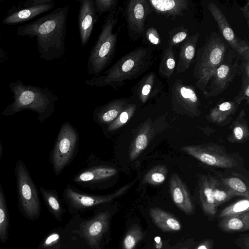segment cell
<instances>
[{"mask_svg":"<svg viewBox=\"0 0 249 249\" xmlns=\"http://www.w3.org/2000/svg\"><path fill=\"white\" fill-rule=\"evenodd\" d=\"M173 48L167 47L162 52L158 71L162 78H169L176 67V59Z\"/></svg>","mask_w":249,"mask_h":249,"instance_id":"cell-29","label":"cell"},{"mask_svg":"<svg viewBox=\"0 0 249 249\" xmlns=\"http://www.w3.org/2000/svg\"><path fill=\"white\" fill-rule=\"evenodd\" d=\"M218 226L225 231H247L249 229V213L247 212L238 215L223 218Z\"/></svg>","mask_w":249,"mask_h":249,"instance_id":"cell-26","label":"cell"},{"mask_svg":"<svg viewBox=\"0 0 249 249\" xmlns=\"http://www.w3.org/2000/svg\"><path fill=\"white\" fill-rule=\"evenodd\" d=\"M134 99L132 96L129 98H121L114 99L100 107L97 112L99 120L105 124L114 121Z\"/></svg>","mask_w":249,"mask_h":249,"instance_id":"cell-22","label":"cell"},{"mask_svg":"<svg viewBox=\"0 0 249 249\" xmlns=\"http://www.w3.org/2000/svg\"><path fill=\"white\" fill-rule=\"evenodd\" d=\"M238 106L233 101L223 102L211 110L209 117L213 122L221 124L234 113Z\"/></svg>","mask_w":249,"mask_h":249,"instance_id":"cell-27","label":"cell"},{"mask_svg":"<svg viewBox=\"0 0 249 249\" xmlns=\"http://www.w3.org/2000/svg\"><path fill=\"white\" fill-rule=\"evenodd\" d=\"M231 132L228 141L232 143H242L249 140V130L246 119V113L242 109L231 125Z\"/></svg>","mask_w":249,"mask_h":249,"instance_id":"cell-25","label":"cell"},{"mask_svg":"<svg viewBox=\"0 0 249 249\" xmlns=\"http://www.w3.org/2000/svg\"><path fill=\"white\" fill-rule=\"evenodd\" d=\"M240 10L246 18L248 26L249 23V0H248L246 3L242 7L240 8Z\"/></svg>","mask_w":249,"mask_h":249,"instance_id":"cell-44","label":"cell"},{"mask_svg":"<svg viewBox=\"0 0 249 249\" xmlns=\"http://www.w3.org/2000/svg\"><path fill=\"white\" fill-rule=\"evenodd\" d=\"M188 249V247H182V248H179V249Z\"/></svg>","mask_w":249,"mask_h":249,"instance_id":"cell-47","label":"cell"},{"mask_svg":"<svg viewBox=\"0 0 249 249\" xmlns=\"http://www.w3.org/2000/svg\"><path fill=\"white\" fill-rule=\"evenodd\" d=\"M249 210V200L248 198L239 200L222 210L219 214L220 218L236 216Z\"/></svg>","mask_w":249,"mask_h":249,"instance_id":"cell-37","label":"cell"},{"mask_svg":"<svg viewBox=\"0 0 249 249\" xmlns=\"http://www.w3.org/2000/svg\"><path fill=\"white\" fill-rule=\"evenodd\" d=\"M98 17L94 0L80 1L78 28L81 43L83 46L86 45L89 41Z\"/></svg>","mask_w":249,"mask_h":249,"instance_id":"cell-14","label":"cell"},{"mask_svg":"<svg viewBox=\"0 0 249 249\" xmlns=\"http://www.w3.org/2000/svg\"><path fill=\"white\" fill-rule=\"evenodd\" d=\"M163 89L161 82L154 72L143 76L131 89L132 96L145 104Z\"/></svg>","mask_w":249,"mask_h":249,"instance_id":"cell-16","label":"cell"},{"mask_svg":"<svg viewBox=\"0 0 249 249\" xmlns=\"http://www.w3.org/2000/svg\"><path fill=\"white\" fill-rule=\"evenodd\" d=\"M241 85L238 94L234 98L233 102L239 105L244 100L249 102V78L241 76Z\"/></svg>","mask_w":249,"mask_h":249,"instance_id":"cell-40","label":"cell"},{"mask_svg":"<svg viewBox=\"0 0 249 249\" xmlns=\"http://www.w3.org/2000/svg\"><path fill=\"white\" fill-rule=\"evenodd\" d=\"M15 174L20 208L27 218L34 220L40 213V199L36 185L20 159L16 164Z\"/></svg>","mask_w":249,"mask_h":249,"instance_id":"cell-6","label":"cell"},{"mask_svg":"<svg viewBox=\"0 0 249 249\" xmlns=\"http://www.w3.org/2000/svg\"><path fill=\"white\" fill-rule=\"evenodd\" d=\"M54 6V0H26L12 6L2 23L14 25L24 22L50 11Z\"/></svg>","mask_w":249,"mask_h":249,"instance_id":"cell-11","label":"cell"},{"mask_svg":"<svg viewBox=\"0 0 249 249\" xmlns=\"http://www.w3.org/2000/svg\"><path fill=\"white\" fill-rule=\"evenodd\" d=\"M110 214L108 212L98 213L82 226L83 234L89 245L96 246L107 230Z\"/></svg>","mask_w":249,"mask_h":249,"instance_id":"cell-18","label":"cell"},{"mask_svg":"<svg viewBox=\"0 0 249 249\" xmlns=\"http://www.w3.org/2000/svg\"><path fill=\"white\" fill-rule=\"evenodd\" d=\"M143 237L144 233L140 227L137 224L132 225L125 234L121 249H135Z\"/></svg>","mask_w":249,"mask_h":249,"instance_id":"cell-32","label":"cell"},{"mask_svg":"<svg viewBox=\"0 0 249 249\" xmlns=\"http://www.w3.org/2000/svg\"><path fill=\"white\" fill-rule=\"evenodd\" d=\"M8 216L4 194L0 183V241L5 243L7 239Z\"/></svg>","mask_w":249,"mask_h":249,"instance_id":"cell-33","label":"cell"},{"mask_svg":"<svg viewBox=\"0 0 249 249\" xmlns=\"http://www.w3.org/2000/svg\"><path fill=\"white\" fill-rule=\"evenodd\" d=\"M208 9L218 25L223 38L229 46L240 56L249 51L248 41L239 38L235 35L220 8L214 3L211 2L208 5Z\"/></svg>","mask_w":249,"mask_h":249,"instance_id":"cell-13","label":"cell"},{"mask_svg":"<svg viewBox=\"0 0 249 249\" xmlns=\"http://www.w3.org/2000/svg\"><path fill=\"white\" fill-rule=\"evenodd\" d=\"M151 8L148 0H130L126 2L124 16L128 36L132 40L137 41L143 35Z\"/></svg>","mask_w":249,"mask_h":249,"instance_id":"cell-9","label":"cell"},{"mask_svg":"<svg viewBox=\"0 0 249 249\" xmlns=\"http://www.w3.org/2000/svg\"><path fill=\"white\" fill-rule=\"evenodd\" d=\"M213 241L211 239H207L199 244L195 249H212Z\"/></svg>","mask_w":249,"mask_h":249,"instance_id":"cell-45","label":"cell"},{"mask_svg":"<svg viewBox=\"0 0 249 249\" xmlns=\"http://www.w3.org/2000/svg\"><path fill=\"white\" fill-rule=\"evenodd\" d=\"M40 191L44 201L52 213L57 218H59L62 209L57 196L54 191L49 190L40 187Z\"/></svg>","mask_w":249,"mask_h":249,"instance_id":"cell-35","label":"cell"},{"mask_svg":"<svg viewBox=\"0 0 249 249\" xmlns=\"http://www.w3.org/2000/svg\"><path fill=\"white\" fill-rule=\"evenodd\" d=\"M181 150L208 165L229 168L237 165L235 160L224 147L218 144L208 143L183 146Z\"/></svg>","mask_w":249,"mask_h":249,"instance_id":"cell-8","label":"cell"},{"mask_svg":"<svg viewBox=\"0 0 249 249\" xmlns=\"http://www.w3.org/2000/svg\"><path fill=\"white\" fill-rule=\"evenodd\" d=\"M149 214L155 224L164 231H178L181 228L178 220L163 210L152 208L150 209Z\"/></svg>","mask_w":249,"mask_h":249,"instance_id":"cell-23","label":"cell"},{"mask_svg":"<svg viewBox=\"0 0 249 249\" xmlns=\"http://www.w3.org/2000/svg\"><path fill=\"white\" fill-rule=\"evenodd\" d=\"M117 173L116 169L109 167H98L84 171L75 178L76 182H87L106 179Z\"/></svg>","mask_w":249,"mask_h":249,"instance_id":"cell-28","label":"cell"},{"mask_svg":"<svg viewBox=\"0 0 249 249\" xmlns=\"http://www.w3.org/2000/svg\"><path fill=\"white\" fill-rule=\"evenodd\" d=\"M118 13L116 9L105 18L101 32L88 57L87 67L89 75H100L114 57L118 35V32L113 33V30L119 19Z\"/></svg>","mask_w":249,"mask_h":249,"instance_id":"cell-4","label":"cell"},{"mask_svg":"<svg viewBox=\"0 0 249 249\" xmlns=\"http://www.w3.org/2000/svg\"><path fill=\"white\" fill-rule=\"evenodd\" d=\"M137 107V104L132 101L109 125L108 130L112 131L124 125L131 118Z\"/></svg>","mask_w":249,"mask_h":249,"instance_id":"cell-36","label":"cell"},{"mask_svg":"<svg viewBox=\"0 0 249 249\" xmlns=\"http://www.w3.org/2000/svg\"><path fill=\"white\" fill-rule=\"evenodd\" d=\"M199 197L204 213L209 216H213L216 212V207L214 203L211 177L203 176L201 178Z\"/></svg>","mask_w":249,"mask_h":249,"instance_id":"cell-24","label":"cell"},{"mask_svg":"<svg viewBox=\"0 0 249 249\" xmlns=\"http://www.w3.org/2000/svg\"><path fill=\"white\" fill-rule=\"evenodd\" d=\"M148 1L157 14L168 17L181 16L189 6L187 0H148Z\"/></svg>","mask_w":249,"mask_h":249,"instance_id":"cell-19","label":"cell"},{"mask_svg":"<svg viewBox=\"0 0 249 249\" xmlns=\"http://www.w3.org/2000/svg\"><path fill=\"white\" fill-rule=\"evenodd\" d=\"M13 93V102L8 105L0 115L9 116L25 109L37 113L42 122L53 111L57 97L47 88L25 85L20 79L9 84Z\"/></svg>","mask_w":249,"mask_h":249,"instance_id":"cell-3","label":"cell"},{"mask_svg":"<svg viewBox=\"0 0 249 249\" xmlns=\"http://www.w3.org/2000/svg\"><path fill=\"white\" fill-rule=\"evenodd\" d=\"M240 62V56L229 47L223 61L207 83L203 93L206 98L215 97L228 88L238 74Z\"/></svg>","mask_w":249,"mask_h":249,"instance_id":"cell-7","label":"cell"},{"mask_svg":"<svg viewBox=\"0 0 249 249\" xmlns=\"http://www.w3.org/2000/svg\"><path fill=\"white\" fill-rule=\"evenodd\" d=\"M168 174V169L165 165H158L150 170L144 178L145 183L159 185L164 182Z\"/></svg>","mask_w":249,"mask_h":249,"instance_id":"cell-34","label":"cell"},{"mask_svg":"<svg viewBox=\"0 0 249 249\" xmlns=\"http://www.w3.org/2000/svg\"><path fill=\"white\" fill-rule=\"evenodd\" d=\"M2 147H1V143L0 142V159H1V155H2Z\"/></svg>","mask_w":249,"mask_h":249,"instance_id":"cell-46","label":"cell"},{"mask_svg":"<svg viewBox=\"0 0 249 249\" xmlns=\"http://www.w3.org/2000/svg\"><path fill=\"white\" fill-rule=\"evenodd\" d=\"M169 190L171 197L175 205L187 215L194 211V206L184 183L176 174H173L169 179Z\"/></svg>","mask_w":249,"mask_h":249,"instance_id":"cell-17","label":"cell"},{"mask_svg":"<svg viewBox=\"0 0 249 249\" xmlns=\"http://www.w3.org/2000/svg\"><path fill=\"white\" fill-rule=\"evenodd\" d=\"M154 62L153 49L141 46L122 56L102 74L85 81L89 86H110L116 89L124 85L125 81L137 78L147 71Z\"/></svg>","mask_w":249,"mask_h":249,"instance_id":"cell-2","label":"cell"},{"mask_svg":"<svg viewBox=\"0 0 249 249\" xmlns=\"http://www.w3.org/2000/svg\"><path fill=\"white\" fill-rule=\"evenodd\" d=\"M69 7H58L33 22L19 26L17 35L36 37L39 57L46 61L59 59L66 52L65 37Z\"/></svg>","mask_w":249,"mask_h":249,"instance_id":"cell-1","label":"cell"},{"mask_svg":"<svg viewBox=\"0 0 249 249\" xmlns=\"http://www.w3.org/2000/svg\"><path fill=\"white\" fill-rule=\"evenodd\" d=\"M144 33H145L146 39L151 44L154 45H158L160 43V36L155 28L151 27Z\"/></svg>","mask_w":249,"mask_h":249,"instance_id":"cell-42","label":"cell"},{"mask_svg":"<svg viewBox=\"0 0 249 249\" xmlns=\"http://www.w3.org/2000/svg\"><path fill=\"white\" fill-rule=\"evenodd\" d=\"M95 9L98 17L107 12H111L116 9L118 1L115 0H95Z\"/></svg>","mask_w":249,"mask_h":249,"instance_id":"cell-39","label":"cell"},{"mask_svg":"<svg viewBox=\"0 0 249 249\" xmlns=\"http://www.w3.org/2000/svg\"><path fill=\"white\" fill-rule=\"evenodd\" d=\"M230 47L216 32H213L204 45L196 51L193 76L196 86L203 93L213 73L223 61Z\"/></svg>","mask_w":249,"mask_h":249,"instance_id":"cell-5","label":"cell"},{"mask_svg":"<svg viewBox=\"0 0 249 249\" xmlns=\"http://www.w3.org/2000/svg\"><path fill=\"white\" fill-rule=\"evenodd\" d=\"M77 142V134L67 123L60 130L51 156L52 163L56 175L63 170L71 159Z\"/></svg>","mask_w":249,"mask_h":249,"instance_id":"cell-10","label":"cell"},{"mask_svg":"<svg viewBox=\"0 0 249 249\" xmlns=\"http://www.w3.org/2000/svg\"><path fill=\"white\" fill-rule=\"evenodd\" d=\"M199 34L196 33L188 36L181 44L178 63L176 68L178 73H183L190 67L196 53V48Z\"/></svg>","mask_w":249,"mask_h":249,"instance_id":"cell-20","label":"cell"},{"mask_svg":"<svg viewBox=\"0 0 249 249\" xmlns=\"http://www.w3.org/2000/svg\"><path fill=\"white\" fill-rule=\"evenodd\" d=\"M238 74L249 78V51L240 56Z\"/></svg>","mask_w":249,"mask_h":249,"instance_id":"cell-41","label":"cell"},{"mask_svg":"<svg viewBox=\"0 0 249 249\" xmlns=\"http://www.w3.org/2000/svg\"><path fill=\"white\" fill-rule=\"evenodd\" d=\"M212 188L215 207L236 196L223 183L214 178L211 177Z\"/></svg>","mask_w":249,"mask_h":249,"instance_id":"cell-30","label":"cell"},{"mask_svg":"<svg viewBox=\"0 0 249 249\" xmlns=\"http://www.w3.org/2000/svg\"><path fill=\"white\" fill-rule=\"evenodd\" d=\"M169 34L167 47L173 48L182 43L188 36L189 31L183 27H178L169 32Z\"/></svg>","mask_w":249,"mask_h":249,"instance_id":"cell-38","label":"cell"},{"mask_svg":"<svg viewBox=\"0 0 249 249\" xmlns=\"http://www.w3.org/2000/svg\"><path fill=\"white\" fill-rule=\"evenodd\" d=\"M172 103L173 109L190 116H199L200 102L194 88L184 85L178 79L172 88Z\"/></svg>","mask_w":249,"mask_h":249,"instance_id":"cell-12","label":"cell"},{"mask_svg":"<svg viewBox=\"0 0 249 249\" xmlns=\"http://www.w3.org/2000/svg\"><path fill=\"white\" fill-rule=\"evenodd\" d=\"M223 185L232 191L236 196L249 198V191L247 185L240 178L230 177L223 178L220 181Z\"/></svg>","mask_w":249,"mask_h":249,"instance_id":"cell-31","label":"cell"},{"mask_svg":"<svg viewBox=\"0 0 249 249\" xmlns=\"http://www.w3.org/2000/svg\"><path fill=\"white\" fill-rule=\"evenodd\" d=\"M130 185L131 184H127L112 194L99 196L81 194L74 191L70 188H68L66 190V196L73 207H90L113 200L125 193L130 187Z\"/></svg>","mask_w":249,"mask_h":249,"instance_id":"cell-15","label":"cell"},{"mask_svg":"<svg viewBox=\"0 0 249 249\" xmlns=\"http://www.w3.org/2000/svg\"><path fill=\"white\" fill-rule=\"evenodd\" d=\"M60 239V235L58 233L53 232L50 234L44 240L42 244V248L48 249L56 244Z\"/></svg>","mask_w":249,"mask_h":249,"instance_id":"cell-43","label":"cell"},{"mask_svg":"<svg viewBox=\"0 0 249 249\" xmlns=\"http://www.w3.org/2000/svg\"><path fill=\"white\" fill-rule=\"evenodd\" d=\"M154 129L150 119L145 121L133 139L129 150L130 160H135L147 146L153 134Z\"/></svg>","mask_w":249,"mask_h":249,"instance_id":"cell-21","label":"cell"}]
</instances>
